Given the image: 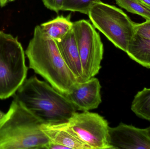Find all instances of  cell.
<instances>
[{
  "mask_svg": "<svg viewBox=\"0 0 150 149\" xmlns=\"http://www.w3.org/2000/svg\"><path fill=\"white\" fill-rule=\"evenodd\" d=\"M25 53L29 67L59 92L68 94L79 82L64 61L57 42L40 25L35 27Z\"/></svg>",
  "mask_w": 150,
  "mask_h": 149,
  "instance_id": "obj_1",
  "label": "cell"
},
{
  "mask_svg": "<svg viewBox=\"0 0 150 149\" xmlns=\"http://www.w3.org/2000/svg\"><path fill=\"white\" fill-rule=\"evenodd\" d=\"M13 96L43 123L67 122L76 112L65 94L36 76L26 79Z\"/></svg>",
  "mask_w": 150,
  "mask_h": 149,
  "instance_id": "obj_2",
  "label": "cell"
},
{
  "mask_svg": "<svg viewBox=\"0 0 150 149\" xmlns=\"http://www.w3.org/2000/svg\"><path fill=\"white\" fill-rule=\"evenodd\" d=\"M42 124L35 115L13 99L0 120V149H47L49 140Z\"/></svg>",
  "mask_w": 150,
  "mask_h": 149,
  "instance_id": "obj_3",
  "label": "cell"
},
{
  "mask_svg": "<svg viewBox=\"0 0 150 149\" xmlns=\"http://www.w3.org/2000/svg\"><path fill=\"white\" fill-rule=\"evenodd\" d=\"M28 70L17 37L0 31V99L13 96L26 80Z\"/></svg>",
  "mask_w": 150,
  "mask_h": 149,
  "instance_id": "obj_4",
  "label": "cell"
},
{
  "mask_svg": "<svg viewBox=\"0 0 150 149\" xmlns=\"http://www.w3.org/2000/svg\"><path fill=\"white\" fill-rule=\"evenodd\" d=\"M93 25L115 47L127 52L135 34V23L122 10L101 1L92 7L88 15Z\"/></svg>",
  "mask_w": 150,
  "mask_h": 149,
  "instance_id": "obj_5",
  "label": "cell"
},
{
  "mask_svg": "<svg viewBox=\"0 0 150 149\" xmlns=\"http://www.w3.org/2000/svg\"><path fill=\"white\" fill-rule=\"evenodd\" d=\"M73 30L85 81L96 76L101 69L104 45L99 34L87 20L74 22Z\"/></svg>",
  "mask_w": 150,
  "mask_h": 149,
  "instance_id": "obj_6",
  "label": "cell"
},
{
  "mask_svg": "<svg viewBox=\"0 0 150 149\" xmlns=\"http://www.w3.org/2000/svg\"><path fill=\"white\" fill-rule=\"evenodd\" d=\"M76 135L91 149H112L108 142L107 120L97 113L76 112L67 122Z\"/></svg>",
  "mask_w": 150,
  "mask_h": 149,
  "instance_id": "obj_7",
  "label": "cell"
},
{
  "mask_svg": "<svg viewBox=\"0 0 150 149\" xmlns=\"http://www.w3.org/2000/svg\"><path fill=\"white\" fill-rule=\"evenodd\" d=\"M108 142L112 149H150L145 129L120 123L108 129Z\"/></svg>",
  "mask_w": 150,
  "mask_h": 149,
  "instance_id": "obj_8",
  "label": "cell"
},
{
  "mask_svg": "<svg viewBox=\"0 0 150 149\" xmlns=\"http://www.w3.org/2000/svg\"><path fill=\"white\" fill-rule=\"evenodd\" d=\"M101 85L97 78H91L83 82H78L66 97L76 110L89 111L98 107L101 103Z\"/></svg>",
  "mask_w": 150,
  "mask_h": 149,
  "instance_id": "obj_9",
  "label": "cell"
},
{
  "mask_svg": "<svg viewBox=\"0 0 150 149\" xmlns=\"http://www.w3.org/2000/svg\"><path fill=\"white\" fill-rule=\"evenodd\" d=\"M41 127L51 142L62 145L67 149H91L72 131L67 122L43 123Z\"/></svg>",
  "mask_w": 150,
  "mask_h": 149,
  "instance_id": "obj_10",
  "label": "cell"
},
{
  "mask_svg": "<svg viewBox=\"0 0 150 149\" xmlns=\"http://www.w3.org/2000/svg\"><path fill=\"white\" fill-rule=\"evenodd\" d=\"M56 42L62 56L69 70L79 82L84 81L82 64L73 30L62 39Z\"/></svg>",
  "mask_w": 150,
  "mask_h": 149,
  "instance_id": "obj_11",
  "label": "cell"
},
{
  "mask_svg": "<svg viewBox=\"0 0 150 149\" xmlns=\"http://www.w3.org/2000/svg\"><path fill=\"white\" fill-rule=\"evenodd\" d=\"M126 53L142 66L150 69V39L135 33L128 46Z\"/></svg>",
  "mask_w": 150,
  "mask_h": 149,
  "instance_id": "obj_12",
  "label": "cell"
},
{
  "mask_svg": "<svg viewBox=\"0 0 150 149\" xmlns=\"http://www.w3.org/2000/svg\"><path fill=\"white\" fill-rule=\"evenodd\" d=\"M74 22L70 15L58 16L54 19L40 24L42 30L51 38L59 41L65 37L72 29Z\"/></svg>",
  "mask_w": 150,
  "mask_h": 149,
  "instance_id": "obj_13",
  "label": "cell"
},
{
  "mask_svg": "<svg viewBox=\"0 0 150 149\" xmlns=\"http://www.w3.org/2000/svg\"><path fill=\"white\" fill-rule=\"evenodd\" d=\"M131 110L138 117L150 121V88L145 87L134 96Z\"/></svg>",
  "mask_w": 150,
  "mask_h": 149,
  "instance_id": "obj_14",
  "label": "cell"
},
{
  "mask_svg": "<svg viewBox=\"0 0 150 149\" xmlns=\"http://www.w3.org/2000/svg\"><path fill=\"white\" fill-rule=\"evenodd\" d=\"M120 7L133 14L142 17L146 21L150 20V7L142 0H115Z\"/></svg>",
  "mask_w": 150,
  "mask_h": 149,
  "instance_id": "obj_15",
  "label": "cell"
},
{
  "mask_svg": "<svg viewBox=\"0 0 150 149\" xmlns=\"http://www.w3.org/2000/svg\"><path fill=\"white\" fill-rule=\"evenodd\" d=\"M100 0H64L62 11L78 12L88 15L91 8Z\"/></svg>",
  "mask_w": 150,
  "mask_h": 149,
  "instance_id": "obj_16",
  "label": "cell"
},
{
  "mask_svg": "<svg viewBox=\"0 0 150 149\" xmlns=\"http://www.w3.org/2000/svg\"><path fill=\"white\" fill-rule=\"evenodd\" d=\"M135 33L143 37L150 39V20L142 23H136Z\"/></svg>",
  "mask_w": 150,
  "mask_h": 149,
  "instance_id": "obj_17",
  "label": "cell"
},
{
  "mask_svg": "<svg viewBox=\"0 0 150 149\" xmlns=\"http://www.w3.org/2000/svg\"><path fill=\"white\" fill-rule=\"evenodd\" d=\"M44 5L50 10L58 13L62 10L64 0H42Z\"/></svg>",
  "mask_w": 150,
  "mask_h": 149,
  "instance_id": "obj_18",
  "label": "cell"
},
{
  "mask_svg": "<svg viewBox=\"0 0 150 149\" xmlns=\"http://www.w3.org/2000/svg\"><path fill=\"white\" fill-rule=\"evenodd\" d=\"M15 1V0H0V6L1 7H4L8 3L11 2Z\"/></svg>",
  "mask_w": 150,
  "mask_h": 149,
  "instance_id": "obj_19",
  "label": "cell"
},
{
  "mask_svg": "<svg viewBox=\"0 0 150 149\" xmlns=\"http://www.w3.org/2000/svg\"><path fill=\"white\" fill-rule=\"evenodd\" d=\"M145 129H146V132H147V135H148V137H149L150 140V126L149 127Z\"/></svg>",
  "mask_w": 150,
  "mask_h": 149,
  "instance_id": "obj_20",
  "label": "cell"
},
{
  "mask_svg": "<svg viewBox=\"0 0 150 149\" xmlns=\"http://www.w3.org/2000/svg\"><path fill=\"white\" fill-rule=\"evenodd\" d=\"M5 114L3 112H2L0 110V120L4 117L5 115Z\"/></svg>",
  "mask_w": 150,
  "mask_h": 149,
  "instance_id": "obj_21",
  "label": "cell"
},
{
  "mask_svg": "<svg viewBox=\"0 0 150 149\" xmlns=\"http://www.w3.org/2000/svg\"><path fill=\"white\" fill-rule=\"evenodd\" d=\"M142 1L150 7V0H142Z\"/></svg>",
  "mask_w": 150,
  "mask_h": 149,
  "instance_id": "obj_22",
  "label": "cell"
}]
</instances>
